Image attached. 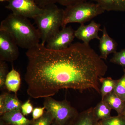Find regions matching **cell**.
I'll use <instances>...</instances> for the list:
<instances>
[{
    "instance_id": "obj_1",
    "label": "cell",
    "mask_w": 125,
    "mask_h": 125,
    "mask_svg": "<svg viewBox=\"0 0 125 125\" xmlns=\"http://www.w3.org/2000/svg\"><path fill=\"white\" fill-rule=\"evenodd\" d=\"M26 54L28 62L25 80L27 94L32 98L52 97L69 89L81 93L94 90L101 94L99 79L108 67L89 45L76 42L66 49L53 50L40 43Z\"/></svg>"
},
{
    "instance_id": "obj_2",
    "label": "cell",
    "mask_w": 125,
    "mask_h": 125,
    "mask_svg": "<svg viewBox=\"0 0 125 125\" xmlns=\"http://www.w3.org/2000/svg\"><path fill=\"white\" fill-rule=\"evenodd\" d=\"M0 30L8 33L22 48L29 49L40 43L38 30L28 18L13 13L1 21Z\"/></svg>"
},
{
    "instance_id": "obj_3",
    "label": "cell",
    "mask_w": 125,
    "mask_h": 125,
    "mask_svg": "<svg viewBox=\"0 0 125 125\" xmlns=\"http://www.w3.org/2000/svg\"><path fill=\"white\" fill-rule=\"evenodd\" d=\"M42 13L33 18L37 27L41 43L43 45L60 31L62 27L64 10L55 4L47 6Z\"/></svg>"
},
{
    "instance_id": "obj_4",
    "label": "cell",
    "mask_w": 125,
    "mask_h": 125,
    "mask_svg": "<svg viewBox=\"0 0 125 125\" xmlns=\"http://www.w3.org/2000/svg\"><path fill=\"white\" fill-rule=\"evenodd\" d=\"M105 11L97 2L83 1L70 5L64 10L62 27H66L70 23L84 24Z\"/></svg>"
},
{
    "instance_id": "obj_5",
    "label": "cell",
    "mask_w": 125,
    "mask_h": 125,
    "mask_svg": "<svg viewBox=\"0 0 125 125\" xmlns=\"http://www.w3.org/2000/svg\"><path fill=\"white\" fill-rule=\"evenodd\" d=\"M43 105L58 125H70L79 113L66 99L57 101L47 97L44 98Z\"/></svg>"
},
{
    "instance_id": "obj_6",
    "label": "cell",
    "mask_w": 125,
    "mask_h": 125,
    "mask_svg": "<svg viewBox=\"0 0 125 125\" xmlns=\"http://www.w3.org/2000/svg\"><path fill=\"white\" fill-rule=\"evenodd\" d=\"M7 1L6 9L11 10L13 13L25 18L33 19L43 10L34 0H8Z\"/></svg>"
},
{
    "instance_id": "obj_7",
    "label": "cell",
    "mask_w": 125,
    "mask_h": 125,
    "mask_svg": "<svg viewBox=\"0 0 125 125\" xmlns=\"http://www.w3.org/2000/svg\"><path fill=\"white\" fill-rule=\"evenodd\" d=\"M18 45L7 32L0 30V61L13 62L19 55Z\"/></svg>"
},
{
    "instance_id": "obj_8",
    "label": "cell",
    "mask_w": 125,
    "mask_h": 125,
    "mask_svg": "<svg viewBox=\"0 0 125 125\" xmlns=\"http://www.w3.org/2000/svg\"><path fill=\"white\" fill-rule=\"evenodd\" d=\"M74 31L71 26L62 28L46 43V47L53 50L67 48L72 44L75 37Z\"/></svg>"
},
{
    "instance_id": "obj_9",
    "label": "cell",
    "mask_w": 125,
    "mask_h": 125,
    "mask_svg": "<svg viewBox=\"0 0 125 125\" xmlns=\"http://www.w3.org/2000/svg\"><path fill=\"white\" fill-rule=\"evenodd\" d=\"M101 26L100 24L96 23L94 20L87 25H81L74 31L75 37L83 41V43L89 45L90 42L93 39H100L98 32L101 30L100 29Z\"/></svg>"
},
{
    "instance_id": "obj_10",
    "label": "cell",
    "mask_w": 125,
    "mask_h": 125,
    "mask_svg": "<svg viewBox=\"0 0 125 125\" xmlns=\"http://www.w3.org/2000/svg\"><path fill=\"white\" fill-rule=\"evenodd\" d=\"M102 31V35L99 40L100 56L103 60H106L109 54L116 52L117 43L113 38L109 36L105 26Z\"/></svg>"
},
{
    "instance_id": "obj_11",
    "label": "cell",
    "mask_w": 125,
    "mask_h": 125,
    "mask_svg": "<svg viewBox=\"0 0 125 125\" xmlns=\"http://www.w3.org/2000/svg\"><path fill=\"white\" fill-rule=\"evenodd\" d=\"M0 120L8 125H29L32 121L25 117L21 110L6 113L0 116Z\"/></svg>"
},
{
    "instance_id": "obj_12",
    "label": "cell",
    "mask_w": 125,
    "mask_h": 125,
    "mask_svg": "<svg viewBox=\"0 0 125 125\" xmlns=\"http://www.w3.org/2000/svg\"><path fill=\"white\" fill-rule=\"evenodd\" d=\"M21 84L20 74L14 69L13 66L12 65L11 70L8 72L6 76L5 83V88L9 92H13L17 95V92L20 88Z\"/></svg>"
},
{
    "instance_id": "obj_13",
    "label": "cell",
    "mask_w": 125,
    "mask_h": 125,
    "mask_svg": "<svg viewBox=\"0 0 125 125\" xmlns=\"http://www.w3.org/2000/svg\"><path fill=\"white\" fill-rule=\"evenodd\" d=\"M104 101L112 109H114L118 115H124L125 112V101L119 97L113 92L105 96Z\"/></svg>"
},
{
    "instance_id": "obj_14",
    "label": "cell",
    "mask_w": 125,
    "mask_h": 125,
    "mask_svg": "<svg viewBox=\"0 0 125 125\" xmlns=\"http://www.w3.org/2000/svg\"><path fill=\"white\" fill-rule=\"evenodd\" d=\"M17 95L6 93L4 104L2 109L0 110V115L15 110H21L22 104Z\"/></svg>"
},
{
    "instance_id": "obj_15",
    "label": "cell",
    "mask_w": 125,
    "mask_h": 125,
    "mask_svg": "<svg viewBox=\"0 0 125 125\" xmlns=\"http://www.w3.org/2000/svg\"><path fill=\"white\" fill-rule=\"evenodd\" d=\"M93 109L91 107L79 113L70 125H96L98 122L94 117Z\"/></svg>"
},
{
    "instance_id": "obj_16",
    "label": "cell",
    "mask_w": 125,
    "mask_h": 125,
    "mask_svg": "<svg viewBox=\"0 0 125 125\" xmlns=\"http://www.w3.org/2000/svg\"><path fill=\"white\" fill-rule=\"evenodd\" d=\"M112 109L106 103L102 100L93 109V114L95 121L98 122L111 117Z\"/></svg>"
},
{
    "instance_id": "obj_17",
    "label": "cell",
    "mask_w": 125,
    "mask_h": 125,
    "mask_svg": "<svg viewBox=\"0 0 125 125\" xmlns=\"http://www.w3.org/2000/svg\"><path fill=\"white\" fill-rule=\"evenodd\" d=\"M105 11H125V0H95Z\"/></svg>"
},
{
    "instance_id": "obj_18",
    "label": "cell",
    "mask_w": 125,
    "mask_h": 125,
    "mask_svg": "<svg viewBox=\"0 0 125 125\" xmlns=\"http://www.w3.org/2000/svg\"><path fill=\"white\" fill-rule=\"evenodd\" d=\"M99 80L100 83L102 84L100 92L102 96V100H103L105 96L114 91L118 80H115L110 77L105 78L103 77L100 78Z\"/></svg>"
},
{
    "instance_id": "obj_19",
    "label": "cell",
    "mask_w": 125,
    "mask_h": 125,
    "mask_svg": "<svg viewBox=\"0 0 125 125\" xmlns=\"http://www.w3.org/2000/svg\"><path fill=\"white\" fill-rule=\"evenodd\" d=\"M88 0H34L37 5L41 8L47 6L57 3L63 6H66L78 2L88 1Z\"/></svg>"
},
{
    "instance_id": "obj_20",
    "label": "cell",
    "mask_w": 125,
    "mask_h": 125,
    "mask_svg": "<svg viewBox=\"0 0 125 125\" xmlns=\"http://www.w3.org/2000/svg\"><path fill=\"white\" fill-rule=\"evenodd\" d=\"M124 74L118 80L114 92L121 99L125 101V68L123 69Z\"/></svg>"
},
{
    "instance_id": "obj_21",
    "label": "cell",
    "mask_w": 125,
    "mask_h": 125,
    "mask_svg": "<svg viewBox=\"0 0 125 125\" xmlns=\"http://www.w3.org/2000/svg\"><path fill=\"white\" fill-rule=\"evenodd\" d=\"M103 125H125V116L123 115H118L98 122Z\"/></svg>"
},
{
    "instance_id": "obj_22",
    "label": "cell",
    "mask_w": 125,
    "mask_h": 125,
    "mask_svg": "<svg viewBox=\"0 0 125 125\" xmlns=\"http://www.w3.org/2000/svg\"><path fill=\"white\" fill-rule=\"evenodd\" d=\"M54 120L51 113L47 111H45V113L41 118L38 120H32L29 125H51Z\"/></svg>"
},
{
    "instance_id": "obj_23",
    "label": "cell",
    "mask_w": 125,
    "mask_h": 125,
    "mask_svg": "<svg viewBox=\"0 0 125 125\" xmlns=\"http://www.w3.org/2000/svg\"><path fill=\"white\" fill-rule=\"evenodd\" d=\"M110 62L115 64L119 65L125 68V49L119 52H116L113 54Z\"/></svg>"
},
{
    "instance_id": "obj_24",
    "label": "cell",
    "mask_w": 125,
    "mask_h": 125,
    "mask_svg": "<svg viewBox=\"0 0 125 125\" xmlns=\"http://www.w3.org/2000/svg\"><path fill=\"white\" fill-rule=\"evenodd\" d=\"M8 67L6 62L0 61V89L5 88V83L8 73Z\"/></svg>"
},
{
    "instance_id": "obj_25",
    "label": "cell",
    "mask_w": 125,
    "mask_h": 125,
    "mask_svg": "<svg viewBox=\"0 0 125 125\" xmlns=\"http://www.w3.org/2000/svg\"><path fill=\"white\" fill-rule=\"evenodd\" d=\"M33 109V106L30 102V100L28 99L22 104L21 111L24 116H27L32 112Z\"/></svg>"
},
{
    "instance_id": "obj_26",
    "label": "cell",
    "mask_w": 125,
    "mask_h": 125,
    "mask_svg": "<svg viewBox=\"0 0 125 125\" xmlns=\"http://www.w3.org/2000/svg\"><path fill=\"white\" fill-rule=\"evenodd\" d=\"M45 107H37L34 108L32 112V120H36L41 118L45 113Z\"/></svg>"
},
{
    "instance_id": "obj_27",
    "label": "cell",
    "mask_w": 125,
    "mask_h": 125,
    "mask_svg": "<svg viewBox=\"0 0 125 125\" xmlns=\"http://www.w3.org/2000/svg\"><path fill=\"white\" fill-rule=\"evenodd\" d=\"M6 93H3L0 96V110L2 109L4 104Z\"/></svg>"
},
{
    "instance_id": "obj_28",
    "label": "cell",
    "mask_w": 125,
    "mask_h": 125,
    "mask_svg": "<svg viewBox=\"0 0 125 125\" xmlns=\"http://www.w3.org/2000/svg\"><path fill=\"white\" fill-rule=\"evenodd\" d=\"M51 125H58L57 124V123H56L55 121L54 120V121L52 122V123Z\"/></svg>"
},
{
    "instance_id": "obj_29",
    "label": "cell",
    "mask_w": 125,
    "mask_h": 125,
    "mask_svg": "<svg viewBox=\"0 0 125 125\" xmlns=\"http://www.w3.org/2000/svg\"><path fill=\"white\" fill-rule=\"evenodd\" d=\"M0 125H6V124H5L2 121H1V120H0Z\"/></svg>"
},
{
    "instance_id": "obj_30",
    "label": "cell",
    "mask_w": 125,
    "mask_h": 125,
    "mask_svg": "<svg viewBox=\"0 0 125 125\" xmlns=\"http://www.w3.org/2000/svg\"><path fill=\"white\" fill-rule=\"evenodd\" d=\"M8 0H0V2H3V1H8Z\"/></svg>"
},
{
    "instance_id": "obj_31",
    "label": "cell",
    "mask_w": 125,
    "mask_h": 125,
    "mask_svg": "<svg viewBox=\"0 0 125 125\" xmlns=\"http://www.w3.org/2000/svg\"><path fill=\"white\" fill-rule=\"evenodd\" d=\"M96 125H101V124H100V123H99L98 122L97 123V124H96Z\"/></svg>"
},
{
    "instance_id": "obj_32",
    "label": "cell",
    "mask_w": 125,
    "mask_h": 125,
    "mask_svg": "<svg viewBox=\"0 0 125 125\" xmlns=\"http://www.w3.org/2000/svg\"><path fill=\"white\" fill-rule=\"evenodd\" d=\"M124 115H125V114H124Z\"/></svg>"
}]
</instances>
